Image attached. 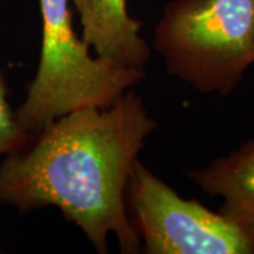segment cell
I'll return each mask as SVG.
<instances>
[{
	"label": "cell",
	"mask_w": 254,
	"mask_h": 254,
	"mask_svg": "<svg viewBox=\"0 0 254 254\" xmlns=\"http://www.w3.org/2000/svg\"><path fill=\"white\" fill-rule=\"evenodd\" d=\"M188 177L209 196L223 199L219 213L245 235L254 253L253 140L205 168L192 170Z\"/></svg>",
	"instance_id": "obj_6"
},
{
	"label": "cell",
	"mask_w": 254,
	"mask_h": 254,
	"mask_svg": "<svg viewBox=\"0 0 254 254\" xmlns=\"http://www.w3.org/2000/svg\"><path fill=\"white\" fill-rule=\"evenodd\" d=\"M126 206L147 254H254L233 223L198 200L182 199L140 160L128 178Z\"/></svg>",
	"instance_id": "obj_4"
},
{
	"label": "cell",
	"mask_w": 254,
	"mask_h": 254,
	"mask_svg": "<svg viewBox=\"0 0 254 254\" xmlns=\"http://www.w3.org/2000/svg\"><path fill=\"white\" fill-rule=\"evenodd\" d=\"M157 127L143 99L126 91L108 108H81L54 119L30 144L0 161V205L23 215L58 208L100 254L110 233L120 252H141L126 190L145 138Z\"/></svg>",
	"instance_id": "obj_1"
},
{
	"label": "cell",
	"mask_w": 254,
	"mask_h": 254,
	"mask_svg": "<svg viewBox=\"0 0 254 254\" xmlns=\"http://www.w3.org/2000/svg\"><path fill=\"white\" fill-rule=\"evenodd\" d=\"M79 14L82 40L96 54L143 69L150 60V47L140 36L143 21L127 11L126 0H73Z\"/></svg>",
	"instance_id": "obj_5"
},
{
	"label": "cell",
	"mask_w": 254,
	"mask_h": 254,
	"mask_svg": "<svg viewBox=\"0 0 254 254\" xmlns=\"http://www.w3.org/2000/svg\"><path fill=\"white\" fill-rule=\"evenodd\" d=\"M34 137L20 126L9 102V86L0 72V157L26 148Z\"/></svg>",
	"instance_id": "obj_7"
},
{
	"label": "cell",
	"mask_w": 254,
	"mask_h": 254,
	"mask_svg": "<svg viewBox=\"0 0 254 254\" xmlns=\"http://www.w3.org/2000/svg\"><path fill=\"white\" fill-rule=\"evenodd\" d=\"M154 50L171 75L227 96L254 64V0H174L155 27Z\"/></svg>",
	"instance_id": "obj_3"
},
{
	"label": "cell",
	"mask_w": 254,
	"mask_h": 254,
	"mask_svg": "<svg viewBox=\"0 0 254 254\" xmlns=\"http://www.w3.org/2000/svg\"><path fill=\"white\" fill-rule=\"evenodd\" d=\"M253 63H254V54H253Z\"/></svg>",
	"instance_id": "obj_8"
},
{
	"label": "cell",
	"mask_w": 254,
	"mask_h": 254,
	"mask_svg": "<svg viewBox=\"0 0 254 254\" xmlns=\"http://www.w3.org/2000/svg\"><path fill=\"white\" fill-rule=\"evenodd\" d=\"M43 41L34 79L16 110L30 136L54 119L81 108H108L144 79V71L105 57H92L76 36L68 0H38Z\"/></svg>",
	"instance_id": "obj_2"
}]
</instances>
